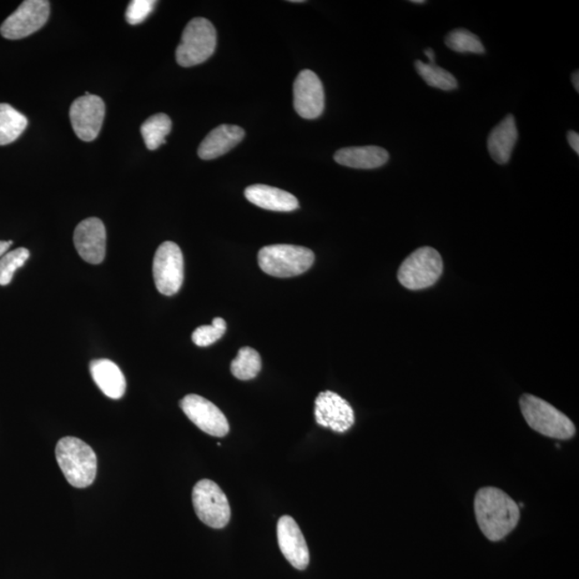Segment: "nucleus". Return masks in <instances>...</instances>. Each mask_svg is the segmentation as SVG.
Listing matches in <instances>:
<instances>
[{"label":"nucleus","mask_w":579,"mask_h":579,"mask_svg":"<svg viewBox=\"0 0 579 579\" xmlns=\"http://www.w3.org/2000/svg\"><path fill=\"white\" fill-rule=\"evenodd\" d=\"M475 512L478 528L491 542L503 540L520 522V506L496 487L481 488L476 492Z\"/></svg>","instance_id":"nucleus-1"},{"label":"nucleus","mask_w":579,"mask_h":579,"mask_svg":"<svg viewBox=\"0 0 579 579\" xmlns=\"http://www.w3.org/2000/svg\"><path fill=\"white\" fill-rule=\"evenodd\" d=\"M60 469L73 487L87 488L97 476V456L88 443L74 437L60 439L55 450Z\"/></svg>","instance_id":"nucleus-2"},{"label":"nucleus","mask_w":579,"mask_h":579,"mask_svg":"<svg viewBox=\"0 0 579 579\" xmlns=\"http://www.w3.org/2000/svg\"><path fill=\"white\" fill-rule=\"evenodd\" d=\"M521 410L527 424L533 430L558 440H570L576 434L575 425L566 415L538 397H521Z\"/></svg>","instance_id":"nucleus-3"},{"label":"nucleus","mask_w":579,"mask_h":579,"mask_svg":"<svg viewBox=\"0 0 579 579\" xmlns=\"http://www.w3.org/2000/svg\"><path fill=\"white\" fill-rule=\"evenodd\" d=\"M258 262L265 274L289 278L304 274L315 262V254L306 247L270 245L259 251Z\"/></svg>","instance_id":"nucleus-4"},{"label":"nucleus","mask_w":579,"mask_h":579,"mask_svg":"<svg viewBox=\"0 0 579 579\" xmlns=\"http://www.w3.org/2000/svg\"><path fill=\"white\" fill-rule=\"evenodd\" d=\"M217 33L209 19H191L185 27L181 42L176 49V60L181 67L202 64L214 54Z\"/></svg>","instance_id":"nucleus-5"},{"label":"nucleus","mask_w":579,"mask_h":579,"mask_svg":"<svg viewBox=\"0 0 579 579\" xmlns=\"http://www.w3.org/2000/svg\"><path fill=\"white\" fill-rule=\"evenodd\" d=\"M443 271V261L431 247H422L402 262L400 283L409 290H423L434 286Z\"/></svg>","instance_id":"nucleus-6"},{"label":"nucleus","mask_w":579,"mask_h":579,"mask_svg":"<svg viewBox=\"0 0 579 579\" xmlns=\"http://www.w3.org/2000/svg\"><path fill=\"white\" fill-rule=\"evenodd\" d=\"M193 503L195 514L206 526L223 529L231 518V507L225 493L210 480L196 483L193 491Z\"/></svg>","instance_id":"nucleus-7"},{"label":"nucleus","mask_w":579,"mask_h":579,"mask_svg":"<svg viewBox=\"0 0 579 579\" xmlns=\"http://www.w3.org/2000/svg\"><path fill=\"white\" fill-rule=\"evenodd\" d=\"M153 274L156 288L161 294L172 296L184 283L183 253L173 241H165L156 251Z\"/></svg>","instance_id":"nucleus-8"},{"label":"nucleus","mask_w":579,"mask_h":579,"mask_svg":"<svg viewBox=\"0 0 579 579\" xmlns=\"http://www.w3.org/2000/svg\"><path fill=\"white\" fill-rule=\"evenodd\" d=\"M49 15V2L27 0L3 23L0 34L9 40L28 37L44 27L48 22Z\"/></svg>","instance_id":"nucleus-9"},{"label":"nucleus","mask_w":579,"mask_h":579,"mask_svg":"<svg viewBox=\"0 0 579 579\" xmlns=\"http://www.w3.org/2000/svg\"><path fill=\"white\" fill-rule=\"evenodd\" d=\"M105 115V104L98 95L85 93L72 104L70 120L79 139L92 142L102 130Z\"/></svg>","instance_id":"nucleus-10"},{"label":"nucleus","mask_w":579,"mask_h":579,"mask_svg":"<svg viewBox=\"0 0 579 579\" xmlns=\"http://www.w3.org/2000/svg\"><path fill=\"white\" fill-rule=\"evenodd\" d=\"M179 406L188 419L206 434L213 437H225L229 434V422L223 411L204 397L187 395L180 400Z\"/></svg>","instance_id":"nucleus-11"},{"label":"nucleus","mask_w":579,"mask_h":579,"mask_svg":"<svg viewBox=\"0 0 579 579\" xmlns=\"http://www.w3.org/2000/svg\"><path fill=\"white\" fill-rule=\"evenodd\" d=\"M315 416L319 425L336 432H346L354 425V411L349 402L334 392H320L315 401Z\"/></svg>","instance_id":"nucleus-12"},{"label":"nucleus","mask_w":579,"mask_h":579,"mask_svg":"<svg viewBox=\"0 0 579 579\" xmlns=\"http://www.w3.org/2000/svg\"><path fill=\"white\" fill-rule=\"evenodd\" d=\"M294 108L301 118H318L324 110V88L321 80L311 70H303L294 82Z\"/></svg>","instance_id":"nucleus-13"},{"label":"nucleus","mask_w":579,"mask_h":579,"mask_svg":"<svg viewBox=\"0 0 579 579\" xmlns=\"http://www.w3.org/2000/svg\"><path fill=\"white\" fill-rule=\"evenodd\" d=\"M73 240L80 258L90 264L103 263L107 253V231L102 220H83L74 231Z\"/></svg>","instance_id":"nucleus-14"},{"label":"nucleus","mask_w":579,"mask_h":579,"mask_svg":"<svg viewBox=\"0 0 579 579\" xmlns=\"http://www.w3.org/2000/svg\"><path fill=\"white\" fill-rule=\"evenodd\" d=\"M277 538L281 552L296 570L304 571L309 566L310 555L303 533L293 518L286 515L277 525Z\"/></svg>","instance_id":"nucleus-15"},{"label":"nucleus","mask_w":579,"mask_h":579,"mask_svg":"<svg viewBox=\"0 0 579 579\" xmlns=\"http://www.w3.org/2000/svg\"><path fill=\"white\" fill-rule=\"evenodd\" d=\"M245 137V130L234 125H220L211 130L202 143L198 155L201 159L211 160L220 157L235 148Z\"/></svg>","instance_id":"nucleus-16"},{"label":"nucleus","mask_w":579,"mask_h":579,"mask_svg":"<svg viewBox=\"0 0 579 579\" xmlns=\"http://www.w3.org/2000/svg\"><path fill=\"white\" fill-rule=\"evenodd\" d=\"M246 199L261 209L273 211H293L300 208L293 194L268 185H253L245 190Z\"/></svg>","instance_id":"nucleus-17"},{"label":"nucleus","mask_w":579,"mask_h":579,"mask_svg":"<svg viewBox=\"0 0 579 579\" xmlns=\"http://www.w3.org/2000/svg\"><path fill=\"white\" fill-rule=\"evenodd\" d=\"M518 131L514 116L507 115L491 130L487 140V149L491 158L497 164H506L510 161L513 149L515 148Z\"/></svg>","instance_id":"nucleus-18"},{"label":"nucleus","mask_w":579,"mask_h":579,"mask_svg":"<svg viewBox=\"0 0 579 579\" xmlns=\"http://www.w3.org/2000/svg\"><path fill=\"white\" fill-rule=\"evenodd\" d=\"M390 156L379 146H357L341 149L334 156L337 164L352 169L371 170L382 167Z\"/></svg>","instance_id":"nucleus-19"},{"label":"nucleus","mask_w":579,"mask_h":579,"mask_svg":"<svg viewBox=\"0 0 579 579\" xmlns=\"http://www.w3.org/2000/svg\"><path fill=\"white\" fill-rule=\"evenodd\" d=\"M89 369L95 384L105 396L112 400L122 399L127 385L123 371L115 362L105 359L95 360L90 362Z\"/></svg>","instance_id":"nucleus-20"},{"label":"nucleus","mask_w":579,"mask_h":579,"mask_svg":"<svg viewBox=\"0 0 579 579\" xmlns=\"http://www.w3.org/2000/svg\"><path fill=\"white\" fill-rule=\"evenodd\" d=\"M28 120L7 103L0 104V145L13 143L27 129Z\"/></svg>","instance_id":"nucleus-21"},{"label":"nucleus","mask_w":579,"mask_h":579,"mask_svg":"<svg viewBox=\"0 0 579 579\" xmlns=\"http://www.w3.org/2000/svg\"><path fill=\"white\" fill-rule=\"evenodd\" d=\"M172 129V122L168 115L156 114L150 116L144 124L141 126V133L144 139L146 148L155 150L165 143V138Z\"/></svg>","instance_id":"nucleus-22"},{"label":"nucleus","mask_w":579,"mask_h":579,"mask_svg":"<svg viewBox=\"0 0 579 579\" xmlns=\"http://www.w3.org/2000/svg\"><path fill=\"white\" fill-rule=\"evenodd\" d=\"M262 369L261 356L258 351L250 347H244L238 356L231 362V371L239 380L255 379Z\"/></svg>","instance_id":"nucleus-23"},{"label":"nucleus","mask_w":579,"mask_h":579,"mask_svg":"<svg viewBox=\"0 0 579 579\" xmlns=\"http://www.w3.org/2000/svg\"><path fill=\"white\" fill-rule=\"evenodd\" d=\"M415 68L420 77L431 88L447 90V92L458 88L454 75L436 64H425L421 60H416Z\"/></svg>","instance_id":"nucleus-24"},{"label":"nucleus","mask_w":579,"mask_h":579,"mask_svg":"<svg viewBox=\"0 0 579 579\" xmlns=\"http://www.w3.org/2000/svg\"><path fill=\"white\" fill-rule=\"evenodd\" d=\"M446 47L457 53H485L484 45L476 34L465 28H458L446 37Z\"/></svg>","instance_id":"nucleus-25"},{"label":"nucleus","mask_w":579,"mask_h":579,"mask_svg":"<svg viewBox=\"0 0 579 579\" xmlns=\"http://www.w3.org/2000/svg\"><path fill=\"white\" fill-rule=\"evenodd\" d=\"M29 256V250L23 247L4 254L0 258V286H8L11 283L15 271L23 268Z\"/></svg>","instance_id":"nucleus-26"},{"label":"nucleus","mask_w":579,"mask_h":579,"mask_svg":"<svg viewBox=\"0 0 579 579\" xmlns=\"http://www.w3.org/2000/svg\"><path fill=\"white\" fill-rule=\"evenodd\" d=\"M156 2L153 0H133L129 4L126 11V19L131 25H137L145 21L153 12Z\"/></svg>","instance_id":"nucleus-27"},{"label":"nucleus","mask_w":579,"mask_h":579,"mask_svg":"<svg viewBox=\"0 0 579 579\" xmlns=\"http://www.w3.org/2000/svg\"><path fill=\"white\" fill-rule=\"evenodd\" d=\"M225 333V331L216 329L213 325H202L193 333V341L198 347H209L215 344Z\"/></svg>","instance_id":"nucleus-28"},{"label":"nucleus","mask_w":579,"mask_h":579,"mask_svg":"<svg viewBox=\"0 0 579 579\" xmlns=\"http://www.w3.org/2000/svg\"><path fill=\"white\" fill-rule=\"evenodd\" d=\"M568 143H570L571 148L573 149L574 152H575L577 155L579 154V135L575 131H570V133H568Z\"/></svg>","instance_id":"nucleus-29"},{"label":"nucleus","mask_w":579,"mask_h":579,"mask_svg":"<svg viewBox=\"0 0 579 579\" xmlns=\"http://www.w3.org/2000/svg\"><path fill=\"white\" fill-rule=\"evenodd\" d=\"M12 244H13L12 240H8V241L0 240V258H2V256L4 254H7L10 246H11Z\"/></svg>","instance_id":"nucleus-30"},{"label":"nucleus","mask_w":579,"mask_h":579,"mask_svg":"<svg viewBox=\"0 0 579 579\" xmlns=\"http://www.w3.org/2000/svg\"><path fill=\"white\" fill-rule=\"evenodd\" d=\"M211 325L215 326L216 329L226 331V324L223 318H215Z\"/></svg>","instance_id":"nucleus-31"},{"label":"nucleus","mask_w":579,"mask_h":579,"mask_svg":"<svg viewBox=\"0 0 579 579\" xmlns=\"http://www.w3.org/2000/svg\"><path fill=\"white\" fill-rule=\"evenodd\" d=\"M424 53H425L426 57H428V59H430V64H436L435 63L436 62V57H435L436 55H435L434 50H432L430 48H428V49L425 50Z\"/></svg>","instance_id":"nucleus-32"},{"label":"nucleus","mask_w":579,"mask_h":579,"mask_svg":"<svg viewBox=\"0 0 579 579\" xmlns=\"http://www.w3.org/2000/svg\"><path fill=\"white\" fill-rule=\"evenodd\" d=\"M573 87L575 88L576 92H579V72H575L572 75Z\"/></svg>","instance_id":"nucleus-33"},{"label":"nucleus","mask_w":579,"mask_h":579,"mask_svg":"<svg viewBox=\"0 0 579 579\" xmlns=\"http://www.w3.org/2000/svg\"><path fill=\"white\" fill-rule=\"evenodd\" d=\"M412 4H425L424 0H412Z\"/></svg>","instance_id":"nucleus-34"}]
</instances>
